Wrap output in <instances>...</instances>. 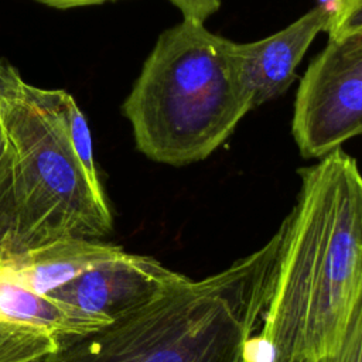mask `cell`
Instances as JSON below:
<instances>
[{
    "instance_id": "7a4b0ae2",
    "label": "cell",
    "mask_w": 362,
    "mask_h": 362,
    "mask_svg": "<svg viewBox=\"0 0 362 362\" xmlns=\"http://www.w3.org/2000/svg\"><path fill=\"white\" fill-rule=\"evenodd\" d=\"M284 225L256 252L202 280L182 277L41 362H255Z\"/></svg>"
},
{
    "instance_id": "9c48e42d",
    "label": "cell",
    "mask_w": 362,
    "mask_h": 362,
    "mask_svg": "<svg viewBox=\"0 0 362 362\" xmlns=\"http://www.w3.org/2000/svg\"><path fill=\"white\" fill-rule=\"evenodd\" d=\"M123 252L99 239L66 236L25 250L0 263V269L28 290L47 296Z\"/></svg>"
},
{
    "instance_id": "6da1fadb",
    "label": "cell",
    "mask_w": 362,
    "mask_h": 362,
    "mask_svg": "<svg viewBox=\"0 0 362 362\" xmlns=\"http://www.w3.org/2000/svg\"><path fill=\"white\" fill-rule=\"evenodd\" d=\"M284 219L255 362H315L338 344L362 296V174L341 147L301 171Z\"/></svg>"
},
{
    "instance_id": "5b68a950",
    "label": "cell",
    "mask_w": 362,
    "mask_h": 362,
    "mask_svg": "<svg viewBox=\"0 0 362 362\" xmlns=\"http://www.w3.org/2000/svg\"><path fill=\"white\" fill-rule=\"evenodd\" d=\"M362 134V33L328 40L301 78L293 136L304 157H322Z\"/></svg>"
},
{
    "instance_id": "3957f363",
    "label": "cell",
    "mask_w": 362,
    "mask_h": 362,
    "mask_svg": "<svg viewBox=\"0 0 362 362\" xmlns=\"http://www.w3.org/2000/svg\"><path fill=\"white\" fill-rule=\"evenodd\" d=\"M253 107L236 42L182 18L160 34L122 110L144 156L184 165L212 154Z\"/></svg>"
},
{
    "instance_id": "5bb4252c",
    "label": "cell",
    "mask_w": 362,
    "mask_h": 362,
    "mask_svg": "<svg viewBox=\"0 0 362 362\" xmlns=\"http://www.w3.org/2000/svg\"><path fill=\"white\" fill-rule=\"evenodd\" d=\"M184 16V18H194L205 21L209 16L218 11L221 0H168Z\"/></svg>"
},
{
    "instance_id": "4fadbf2b",
    "label": "cell",
    "mask_w": 362,
    "mask_h": 362,
    "mask_svg": "<svg viewBox=\"0 0 362 362\" xmlns=\"http://www.w3.org/2000/svg\"><path fill=\"white\" fill-rule=\"evenodd\" d=\"M10 208V156L0 117V243L4 238Z\"/></svg>"
},
{
    "instance_id": "ba28073f",
    "label": "cell",
    "mask_w": 362,
    "mask_h": 362,
    "mask_svg": "<svg viewBox=\"0 0 362 362\" xmlns=\"http://www.w3.org/2000/svg\"><path fill=\"white\" fill-rule=\"evenodd\" d=\"M334 0L321 1L283 30L253 42H236V57L253 106L280 96L297 78L296 68L314 38L325 31Z\"/></svg>"
},
{
    "instance_id": "8992f818",
    "label": "cell",
    "mask_w": 362,
    "mask_h": 362,
    "mask_svg": "<svg viewBox=\"0 0 362 362\" xmlns=\"http://www.w3.org/2000/svg\"><path fill=\"white\" fill-rule=\"evenodd\" d=\"M109 321L37 294L0 269V362H41Z\"/></svg>"
},
{
    "instance_id": "30bf717a",
    "label": "cell",
    "mask_w": 362,
    "mask_h": 362,
    "mask_svg": "<svg viewBox=\"0 0 362 362\" xmlns=\"http://www.w3.org/2000/svg\"><path fill=\"white\" fill-rule=\"evenodd\" d=\"M65 116H66V127L68 136L74 148L76 158L79 160L81 165L83 167L90 184L95 189L105 192L102 182L98 175V170L95 165L93 158V147H92V137L88 122L79 109L75 99L68 93L65 99Z\"/></svg>"
},
{
    "instance_id": "8fae6325",
    "label": "cell",
    "mask_w": 362,
    "mask_h": 362,
    "mask_svg": "<svg viewBox=\"0 0 362 362\" xmlns=\"http://www.w3.org/2000/svg\"><path fill=\"white\" fill-rule=\"evenodd\" d=\"M315 362H362V296L335 348Z\"/></svg>"
},
{
    "instance_id": "277c9868",
    "label": "cell",
    "mask_w": 362,
    "mask_h": 362,
    "mask_svg": "<svg viewBox=\"0 0 362 362\" xmlns=\"http://www.w3.org/2000/svg\"><path fill=\"white\" fill-rule=\"evenodd\" d=\"M62 89L27 83L0 62V117L10 156V208L0 263L66 238L100 239L113 226L105 192L95 189L76 158Z\"/></svg>"
},
{
    "instance_id": "7c38bea8",
    "label": "cell",
    "mask_w": 362,
    "mask_h": 362,
    "mask_svg": "<svg viewBox=\"0 0 362 362\" xmlns=\"http://www.w3.org/2000/svg\"><path fill=\"white\" fill-rule=\"evenodd\" d=\"M325 31L328 40L362 33V0H334L332 16Z\"/></svg>"
},
{
    "instance_id": "9a60e30c",
    "label": "cell",
    "mask_w": 362,
    "mask_h": 362,
    "mask_svg": "<svg viewBox=\"0 0 362 362\" xmlns=\"http://www.w3.org/2000/svg\"><path fill=\"white\" fill-rule=\"evenodd\" d=\"M40 4L54 8V10H74V8H82V7H92V6H100L107 1H117V0H35Z\"/></svg>"
},
{
    "instance_id": "52a82bcc",
    "label": "cell",
    "mask_w": 362,
    "mask_h": 362,
    "mask_svg": "<svg viewBox=\"0 0 362 362\" xmlns=\"http://www.w3.org/2000/svg\"><path fill=\"white\" fill-rule=\"evenodd\" d=\"M182 277L150 256L123 252L47 296L85 314L115 320Z\"/></svg>"
}]
</instances>
